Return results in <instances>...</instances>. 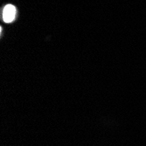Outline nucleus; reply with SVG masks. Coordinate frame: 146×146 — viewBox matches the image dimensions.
I'll use <instances>...</instances> for the list:
<instances>
[{"label":"nucleus","instance_id":"1","mask_svg":"<svg viewBox=\"0 0 146 146\" xmlns=\"http://www.w3.org/2000/svg\"><path fill=\"white\" fill-rule=\"evenodd\" d=\"M16 8L11 5H8L4 8L3 11V19L6 23H11L15 19L16 17Z\"/></svg>","mask_w":146,"mask_h":146}]
</instances>
